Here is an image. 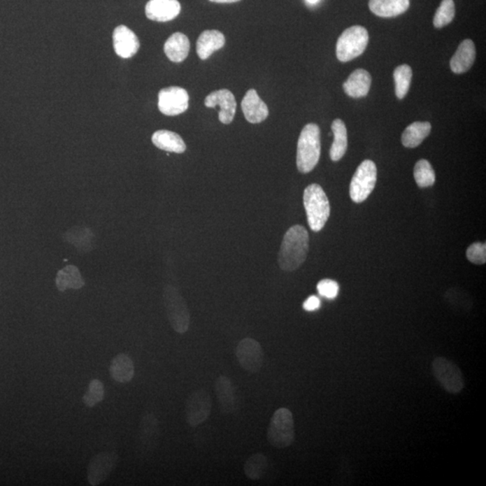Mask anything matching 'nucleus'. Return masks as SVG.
Returning <instances> with one entry per match:
<instances>
[{"mask_svg": "<svg viewBox=\"0 0 486 486\" xmlns=\"http://www.w3.org/2000/svg\"><path fill=\"white\" fill-rule=\"evenodd\" d=\"M309 252V234L305 227L294 225L288 229L278 253L282 271H296L306 262Z\"/></svg>", "mask_w": 486, "mask_h": 486, "instance_id": "1", "label": "nucleus"}, {"mask_svg": "<svg viewBox=\"0 0 486 486\" xmlns=\"http://www.w3.org/2000/svg\"><path fill=\"white\" fill-rule=\"evenodd\" d=\"M321 156V131L317 124H306L297 143L296 165L301 173H309L318 164Z\"/></svg>", "mask_w": 486, "mask_h": 486, "instance_id": "2", "label": "nucleus"}, {"mask_svg": "<svg viewBox=\"0 0 486 486\" xmlns=\"http://www.w3.org/2000/svg\"><path fill=\"white\" fill-rule=\"evenodd\" d=\"M303 206L310 228L317 233L325 227L331 214L330 202L320 185L312 184L306 188Z\"/></svg>", "mask_w": 486, "mask_h": 486, "instance_id": "3", "label": "nucleus"}, {"mask_svg": "<svg viewBox=\"0 0 486 486\" xmlns=\"http://www.w3.org/2000/svg\"><path fill=\"white\" fill-rule=\"evenodd\" d=\"M269 443L276 448H285L294 443L296 438L293 413L287 408H279L274 413L269 423Z\"/></svg>", "mask_w": 486, "mask_h": 486, "instance_id": "4", "label": "nucleus"}, {"mask_svg": "<svg viewBox=\"0 0 486 486\" xmlns=\"http://www.w3.org/2000/svg\"><path fill=\"white\" fill-rule=\"evenodd\" d=\"M164 305L171 327L178 334H186L190 325V312L186 300L180 290L173 285H167L164 290Z\"/></svg>", "mask_w": 486, "mask_h": 486, "instance_id": "5", "label": "nucleus"}, {"mask_svg": "<svg viewBox=\"0 0 486 486\" xmlns=\"http://www.w3.org/2000/svg\"><path fill=\"white\" fill-rule=\"evenodd\" d=\"M369 33L365 27L354 26L345 30L338 37L336 55L338 61L347 62L362 55L368 46Z\"/></svg>", "mask_w": 486, "mask_h": 486, "instance_id": "6", "label": "nucleus"}, {"mask_svg": "<svg viewBox=\"0 0 486 486\" xmlns=\"http://www.w3.org/2000/svg\"><path fill=\"white\" fill-rule=\"evenodd\" d=\"M432 374L448 394H457L465 387L462 371L456 363L444 357H438L431 364Z\"/></svg>", "mask_w": 486, "mask_h": 486, "instance_id": "7", "label": "nucleus"}, {"mask_svg": "<svg viewBox=\"0 0 486 486\" xmlns=\"http://www.w3.org/2000/svg\"><path fill=\"white\" fill-rule=\"evenodd\" d=\"M378 177L375 162L366 159L357 167L350 182V194L353 202L359 203L368 199L374 190Z\"/></svg>", "mask_w": 486, "mask_h": 486, "instance_id": "8", "label": "nucleus"}, {"mask_svg": "<svg viewBox=\"0 0 486 486\" xmlns=\"http://www.w3.org/2000/svg\"><path fill=\"white\" fill-rule=\"evenodd\" d=\"M212 398L205 389H197L187 397L185 415L190 427H197L208 421L212 412Z\"/></svg>", "mask_w": 486, "mask_h": 486, "instance_id": "9", "label": "nucleus"}, {"mask_svg": "<svg viewBox=\"0 0 486 486\" xmlns=\"http://www.w3.org/2000/svg\"><path fill=\"white\" fill-rule=\"evenodd\" d=\"M118 455L115 452H100L91 459L87 469L89 484L97 486L103 484L110 476L118 463Z\"/></svg>", "mask_w": 486, "mask_h": 486, "instance_id": "10", "label": "nucleus"}, {"mask_svg": "<svg viewBox=\"0 0 486 486\" xmlns=\"http://www.w3.org/2000/svg\"><path fill=\"white\" fill-rule=\"evenodd\" d=\"M235 353L241 368L246 371L256 374L262 369L264 353L258 341L252 338H243L237 345Z\"/></svg>", "mask_w": 486, "mask_h": 486, "instance_id": "11", "label": "nucleus"}, {"mask_svg": "<svg viewBox=\"0 0 486 486\" xmlns=\"http://www.w3.org/2000/svg\"><path fill=\"white\" fill-rule=\"evenodd\" d=\"M190 96L186 90L180 87H166L159 91L158 106L159 111L169 117H175L186 112Z\"/></svg>", "mask_w": 486, "mask_h": 486, "instance_id": "12", "label": "nucleus"}, {"mask_svg": "<svg viewBox=\"0 0 486 486\" xmlns=\"http://www.w3.org/2000/svg\"><path fill=\"white\" fill-rule=\"evenodd\" d=\"M161 428L158 418L152 413H146L140 423L137 436V447L139 453L147 455L158 444Z\"/></svg>", "mask_w": 486, "mask_h": 486, "instance_id": "13", "label": "nucleus"}, {"mask_svg": "<svg viewBox=\"0 0 486 486\" xmlns=\"http://www.w3.org/2000/svg\"><path fill=\"white\" fill-rule=\"evenodd\" d=\"M205 105L206 108H220L219 120L222 124H229L233 122L237 104L234 94L230 90H220L209 94L206 97Z\"/></svg>", "mask_w": 486, "mask_h": 486, "instance_id": "14", "label": "nucleus"}, {"mask_svg": "<svg viewBox=\"0 0 486 486\" xmlns=\"http://www.w3.org/2000/svg\"><path fill=\"white\" fill-rule=\"evenodd\" d=\"M219 406L224 415H234L238 409V396L233 381L227 376H220L215 383Z\"/></svg>", "mask_w": 486, "mask_h": 486, "instance_id": "15", "label": "nucleus"}, {"mask_svg": "<svg viewBox=\"0 0 486 486\" xmlns=\"http://www.w3.org/2000/svg\"><path fill=\"white\" fill-rule=\"evenodd\" d=\"M113 43L115 53L123 59L133 57L140 48V42L136 34L125 26L115 28L113 34Z\"/></svg>", "mask_w": 486, "mask_h": 486, "instance_id": "16", "label": "nucleus"}, {"mask_svg": "<svg viewBox=\"0 0 486 486\" xmlns=\"http://www.w3.org/2000/svg\"><path fill=\"white\" fill-rule=\"evenodd\" d=\"M180 10V3L178 0H150L145 7L146 17L156 22L173 20Z\"/></svg>", "mask_w": 486, "mask_h": 486, "instance_id": "17", "label": "nucleus"}, {"mask_svg": "<svg viewBox=\"0 0 486 486\" xmlns=\"http://www.w3.org/2000/svg\"><path fill=\"white\" fill-rule=\"evenodd\" d=\"M241 109L250 124H259L269 117V108L255 90H248L241 101Z\"/></svg>", "mask_w": 486, "mask_h": 486, "instance_id": "18", "label": "nucleus"}, {"mask_svg": "<svg viewBox=\"0 0 486 486\" xmlns=\"http://www.w3.org/2000/svg\"><path fill=\"white\" fill-rule=\"evenodd\" d=\"M476 56L475 43L470 39L464 40L450 59L451 71L457 74L465 73L471 69L476 61Z\"/></svg>", "mask_w": 486, "mask_h": 486, "instance_id": "19", "label": "nucleus"}, {"mask_svg": "<svg viewBox=\"0 0 486 486\" xmlns=\"http://www.w3.org/2000/svg\"><path fill=\"white\" fill-rule=\"evenodd\" d=\"M371 83L372 78L369 72L363 70V69H357L345 81L343 89L348 96L354 97V99H359V97L368 95Z\"/></svg>", "mask_w": 486, "mask_h": 486, "instance_id": "20", "label": "nucleus"}, {"mask_svg": "<svg viewBox=\"0 0 486 486\" xmlns=\"http://www.w3.org/2000/svg\"><path fill=\"white\" fill-rule=\"evenodd\" d=\"M225 45L224 34L217 30H206L200 34L196 42V52L203 61L208 59L210 56Z\"/></svg>", "mask_w": 486, "mask_h": 486, "instance_id": "21", "label": "nucleus"}, {"mask_svg": "<svg viewBox=\"0 0 486 486\" xmlns=\"http://www.w3.org/2000/svg\"><path fill=\"white\" fill-rule=\"evenodd\" d=\"M372 13L380 17H394L402 15L410 7V0H369Z\"/></svg>", "mask_w": 486, "mask_h": 486, "instance_id": "22", "label": "nucleus"}, {"mask_svg": "<svg viewBox=\"0 0 486 486\" xmlns=\"http://www.w3.org/2000/svg\"><path fill=\"white\" fill-rule=\"evenodd\" d=\"M190 42L184 34L178 32L172 34L164 45V52L173 62H182L190 53Z\"/></svg>", "mask_w": 486, "mask_h": 486, "instance_id": "23", "label": "nucleus"}, {"mask_svg": "<svg viewBox=\"0 0 486 486\" xmlns=\"http://www.w3.org/2000/svg\"><path fill=\"white\" fill-rule=\"evenodd\" d=\"M109 372L115 381L123 383V384L129 383L136 373L133 359L127 354H118L113 359Z\"/></svg>", "mask_w": 486, "mask_h": 486, "instance_id": "24", "label": "nucleus"}, {"mask_svg": "<svg viewBox=\"0 0 486 486\" xmlns=\"http://www.w3.org/2000/svg\"><path fill=\"white\" fill-rule=\"evenodd\" d=\"M152 141L157 148L166 152L183 153L187 146L183 139L178 134L168 130H159L153 134Z\"/></svg>", "mask_w": 486, "mask_h": 486, "instance_id": "25", "label": "nucleus"}, {"mask_svg": "<svg viewBox=\"0 0 486 486\" xmlns=\"http://www.w3.org/2000/svg\"><path fill=\"white\" fill-rule=\"evenodd\" d=\"M334 133V143L331 147L330 157L332 162H338L343 159L348 148V134L346 125L341 119H335L331 124Z\"/></svg>", "mask_w": 486, "mask_h": 486, "instance_id": "26", "label": "nucleus"}, {"mask_svg": "<svg viewBox=\"0 0 486 486\" xmlns=\"http://www.w3.org/2000/svg\"><path fill=\"white\" fill-rule=\"evenodd\" d=\"M431 124L429 122H415L410 124L402 134V143L406 148H416L431 134Z\"/></svg>", "mask_w": 486, "mask_h": 486, "instance_id": "27", "label": "nucleus"}, {"mask_svg": "<svg viewBox=\"0 0 486 486\" xmlns=\"http://www.w3.org/2000/svg\"><path fill=\"white\" fill-rule=\"evenodd\" d=\"M268 466V457H266L264 454H253L252 456H250L249 459H247L245 464H244V473H245L247 478L252 480V481H258V480L262 478V476H264Z\"/></svg>", "mask_w": 486, "mask_h": 486, "instance_id": "28", "label": "nucleus"}, {"mask_svg": "<svg viewBox=\"0 0 486 486\" xmlns=\"http://www.w3.org/2000/svg\"><path fill=\"white\" fill-rule=\"evenodd\" d=\"M413 71L409 65L398 66L394 71V83H396V95L399 99H403L408 93L410 81H412Z\"/></svg>", "mask_w": 486, "mask_h": 486, "instance_id": "29", "label": "nucleus"}, {"mask_svg": "<svg viewBox=\"0 0 486 486\" xmlns=\"http://www.w3.org/2000/svg\"><path fill=\"white\" fill-rule=\"evenodd\" d=\"M415 180L420 187H429L434 186L436 176L431 163L426 159H421L416 163L415 167Z\"/></svg>", "mask_w": 486, "mask_h": 486, "instance_id": "30", "label": "nucleus"}, {"mask_svg": "<svg viewBox=\"0 0 486 486\" xmlns=\"http://www.w3.org/2000/svg\"><path fill=\"white\" fill-rule=\"evenodd\" d=\"M69 272H66V269L59 273L57 277V287L59 291H64L66 288L71 287L74 290H78L84 285L83 279H81L80 273L78 269L70 266L67 268Z\"/></svg>", "mask_w": 486, "mask_h": 486, "instance_id": "31", "label": "nucleus"}, {"mask_svg": "<svg viewBox=\"0 0 486 486\" xmlns=\"http://www.w3.org/2000/svg\"><path fill=\"white\" fill-rule=\"evenodd\" d=\"M455 3L454 0H442L440 7L436 11L434 24L436 28H442L448 26L454 20Z\"/></svg>", "mask_w": 486, "mask_h": 486, "instance_id": "32", "label": "nucleus"}, {"mask_svg": "<svg viewBox=\"0 0 486 486\" xmlns=\"http://www.w3.org/2000/svg\"><path fill=\"white\" fill-rule=\"evenodd\" d=\"M105 388L103 383L99 379H93L90 383L89 388L83 396V403L87 407L92 408L97 403L104 400Z\"/></svg>", "mask_w": 486, "mask_h": 486, "instance_id": "33", "label": "nucleus"}, {"mask_svg": "<svg viewBox=\"0 0 486 486\" xmlns=\"http://www.w3.org/2000/svg\"><path fill=\"white\" fill-rule=\"evenodd\" d=\"M466 258L473 264H485L486 262V244L473 243L466 250Z\"/></svg>", "mask_w": 486, "mask_h": 486, "instance_id": "34", "label": "nucleus"}, {"mask_svg": "<svg viewBox=\"0 0 486 486\" xmlns=\"http://www.w3.org/2000/svg\"><path fill=\"white\" fill-rule=\"evenodd\" d=\"M317 290L319 294L325 299H334L338 296L340 287H338L336 281L331 280V279H324V280L319 282Z\"/></svg>", "mask_w": 486, "mask_h": 486, "instance_id": "35", "label": "nucleus"}, {"mask_svg": "<svg viewBox=\"0 0 486 486\" xmlns=\"http://www.w3.org/2000/svg\"><path fill=\"white\" fill-rule=\"evenodd\" d=\"M320 306H321V301L315 296H310L303 305V309L308 312L315 311L320 308Z\"/></svg>", "mask_w": 486, "mask_h": 486, "instance_id": "36", "label": "nucleus"}, {"mask_svg": "<svg viewBox=\"0 0 486 486\" xmlns=\"http://www.w3.org/2000/svg\"><path fill=\"white\" fill-rule=\"evenodd\" d=\"M209 1L215 3H235L239 2L241 0H209Z\"/></svg>", "mask_w": 486, "mask_h": 486, "instance_id": "37", "label": "nucleus"}, {"mask_svg": "<svg viewBox=\"0 0 486 486\" xmlns=\"http://www.w3.org/2000/svg\"><path fill=\"white\" fill-rule=\"evenodd\" d=\"M307 2H309L310 4H315V3L318 2V0H307Z\"/></svg>", "mask_w": 486, "mask_h": 486, "instance_id": "38", "label": "nucleus"}]
</instances>
